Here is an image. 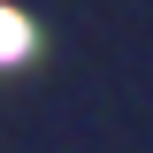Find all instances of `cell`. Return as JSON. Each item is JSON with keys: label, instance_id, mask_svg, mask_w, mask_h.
I'll return each mask as SVG.
<instances>
[{"label": "cell", "instance_id": "6da1fadb", "mask_svg": "<svg viewBox=\"0 0 153 153\" xmlns=\"http://www.w3.org/2000/svg\"><path fill=\"white\" fill-rule=\"evenodd\" d=\"M23 54H31V23L16 8H0V61H23Z\"/></svg>", "mask_w": 153, "mask_h": 153}]
</instances>
